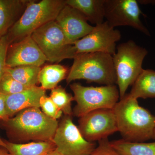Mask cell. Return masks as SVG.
<instances>
[{
  "label": "cell",
  "mask_w": 155,
  "mask_h": 155,
  "mask_svg": "<svg viewBox=\"0 0 155 155\" xmlns=\"http://www.w3.org/2000/svg\"><path fill=\"white\" fill-rule=\"evenodd\" d=\"M113 110L118 131L122 139L133 142H143L153 139L155 117L139 105L137 100L125 94Z\"/></svg>",
  "instance_id": "obj_1"
},
{
  "label": "cell",
  "mask_w": 155,
  "mask_h": 155,
  "mask_svg": "<svg viewBox=\"0 0 155 155\" xmlns=\"http://www.w3.org/2000/svg\"><path fill=\"white\" fill-rule=\"evenodd\" d=\"M3 122L9 135L20 140L53 142L59 125L57 120L46 115L40 108L22 110Z\"/></svg>",
  "instance_id": "obj_2"
},
{
  "label": "cell",
  "mask_w": 155,
  "mask_h": 155,
  "mask_svg": "<svg viewBox=\"0 0 155 155\" xmlns=\"http://www.w3.org/2000/svg\"><path fill=\"white\" fill-rule=\"evenodd\" d=\"M67 77V83L84 79L105 85L116 84L117 77L113 56L104 53L78 54Z\"/></svg>",
  "instance_id": "obj_3"
},
{
  "label": "cell",
  "mask_w": 155,
  "mask_h": 155,
  "mask_svg": "<svg viewBox=\"0 0 155 155\" xmlns=\"http://www.w3.org/2000/svg\"><path fill=\"white\" fill-rule=\"evenodd\" d=\"M66 5L65 0H42L37 3L29 1L23 14L7 33L11 44L31 35L48 22L55 21Z\"/></svg>",
  "instance_id": "obj_4"
},
{
  "label": "cell",
  "mask_w": 155,
  "mask_h": 155,
  "mask_svg": "<svg viewBox=\"0 0 155 155\" xmlns=\"http://www.w3.org/2000/svg\"><path fill=\"white\" fill-rule=\"evenodd\" d=\"M116 50L113 55V62L121 99L143 70V63L148 51L131 40L118 45Z\"/></svg>",
  "instance_id": "obj_5"
},
{
  "label": "cell",
  "mask_w": 155,
  "mask_h": 155,
  "mask_svg": "<svg viewBox=\"0 0 155 155\" xmlns=\"http://www.w3.org/2000/svg\"><path fill=\"white\" fill-rule=\"evenodd\" d=\"M31 35L47 61L51 63L74 59L77 54L74 45L70 44L55 20L43 25Z\"/></svg>",
  "instance_id": "obj_6"
},
{
  "label": "cell",
  "mask_w": 155,
  "mask_h": 155,
  "mask_svg": "<svg viewBox=\"0 0 155 155\" xmlns=\"http://www.w3.org/2000/svg\"><path fill=\"white\" fill-rule=\"evenodd\" d=\"M70 86L77 103L72 110V115L76 117H81L99 109H113L120 97L119 89L115 84L85 87L74 83Z\"/></svg>",
  "instance_id": "obj_7"
},
{
  "label": "cell",
  "mask_w": 155,
  "mask_h": 155,
  "mask_svg": "<svg viewBox=\"0 0 155 155\" xmlns=\"http://www.w3.org/2000/svg\"><path fill=\"white\" fill-rule=\"evenodd\" d=\"M66 116L58 125L53 138L56 150L63 155H90L96 144L85 140L71 116Z\"/></svg>",
  "instance_id": "obj_8"
},
{
  "label": "cell",
  "mask_w": 155,
  "mask_h": 155,
  "mask_svg": "<svg viewBox=\"0 0 155 155\" xmlns=\"http://www.w3.org/2000/svg\"><path fill=\"white\" fill-rule=\"evenodd\" d=\"M105 19L111 27L128 26L148 36L150 34L142 22V14L136 0H105Z\"/></svg>",
  "instance_id": "obj_9"
},
{
  "label": "cell",
  "mask_w": 155,
  "mask_h": 155,
  "mask_svg": "<svg viewBox=\"0 0 155 155\" xmlns=\"http://www.w3.org/2000/svg\"><path fill=\"white\" fill-rule=\"evenodd\" d=\"M78 128L84 137L91 142L108 138L118 131L114 110L101 109L91 111L80 117Z\"/></svg>",
  "instance_id": "obj_10"
},
{
  "label": "cell",
  "mask_w": 155,
  "mask_h": 155,
  "mask_svg": "<svg viewBox=\"0 0 155 155\" xmlns=\"http://www.w3.org/2000/svg\"><path fill=\"white\" fill-rule=\"evenodd\" d=\"M121 38L120 31L111 27L107 21L95 25L90 33L73 44L76 53L101 52L113 56L116 43Z\"/></svg>",
  "instance_id": "obj_11"
},
{
  "label": "cell",
  "mask_w": 155,
  "mask_h": 155,
  "mask_svg": "<svg viewBox=\"0 0 155 155\" xmlns=\"http://www.w3.org/2000/svg\"><path fill=\"white\" fill-rule=\"evenodd\" d=\"M43 53L29 35L15 43L8 49L6 67L14 68L22 66L41 67L47 61Z\"/></svg>",
  "instance_id": "obj_12"
},
{
  "label": "cell",
  "mask_w": 155,
  "mask_h": 155,
  "mask_svg": "<svg viewBox=\"0 0 155 155\" xmlns=\"http://www.w3.org/2000/svg\"><path fill=\"white\" fill-rule=\"evenodd\" d=\"M55 21L72 45L90 33L94 28V26L88 24L81 12L67 5L60 11Z\"/></svg>",
  "instance_id": "obj_13"
},
{
  "label": "cell",
  "mask_w": 155,
  "mask_h": 155,
  "mask_svg": "<svg viewBox=\"0 0 155 155\" xmlns=\"http://www.w3.org/2000/svg\"><path fill=\"white\" fill-rule=\"evenodd\" d=\"M45 95L41 87H32L15 94L5 95L6 113L8 118L25 109L40 108V100Z\"/></svg>",
  "instance_id": "obj_14"
},
{
  "label": "cell",
  "mask_w": 155,
  "mask_h": 155,
  "mask_svg": "<svg viewBox=\"0 0 155 155\" xmlns=\"http://www.w3.org/2000/svg\"><path fill=\"white\" fill-rule=\"evenodd\" d=\"M28 2L24 0H0V38L6 35L19 19Z\"/></svg>",
  "instance_id": "obj_15"
},
{
  "label": "cell",
  "mask_w": 155,
  "mask_h": 155,
  "mask_svg": "<svg viewBox=\"0 0 155 155\" xmlns=\"http://www.w3.org/2000/svg\"><path fill=\"white\" fill-rule=\"evenodd\" d=\"M66 4L81 12L94 25L101 24L105 19V0H66Z\"/></svg>",
  "instance_id": "obj_16"
},
{
  "label": "cell",
  "mask_w": 155,
  "mask_h": 155,
  "mask_svg": "<svg viewBox=\"0 0 155 155\" xmlns=\"http://www.w3.org/2000/svg\"><path fill=\"white\" fill-rule=\"evenodd\" d=\"M129 94L137 100L155 98V70L143 69L132 85Z\"/></svg>",
  "instance_id": "obj_17"
},
{
  "label": "cell",
  "mask_w": 155,
  "mask_h": 155,
  "mask_svg": "<svg viewBox=\"0 0 155 155\" xmlns=\"http://www.w3.org/2000/svg\"><path fill=\"white\" fill-rule=\"evenodd\" d=\"M6 149L12 155H45L56 149L52 142H34L26 144H18L7 141Z\"/></svg>",
  "instance_id": "obj_18"
},
{
  "label": "cell",
  "mask_w": 155,
  "mask_h": 155,
  "mask_svg": "<svg viewBox=\"0 0 155 155\" xmlns=\"http://www.w3.org/2000/svg\"><path fill=\"white\" fill-rule=\"evenodd\" d=\"M68 70L59 64L48 65L41 69L38 81L45 90L53 89L60 81L67 78Z\"/></svg>",
  "instance_id": "obj_19"
},
{
  "label": "cell",
  "mask_w": 155,
  "mask_h": 155,
  "mask_svg": "<svg viewBox=\"0 0 155 155\" xmlns=\"http://www.w3.org/2000/svg\"><path fill=\"white\" fill-rule=\"evenodd\" d=\"M110 143L122 155H155V142H133L122 139L110 141Z\"/></svg>",
  "instance_id": "obj_20"
},
{
  "label": "cell",
  "mask_w": 155,
  "mask_h": 155,
  "mask_svg": "<svg viewBox=\"0 0 155 155\" xmlns=\"http://www.w3.org/2000/svg\"><path fill=\"white\" fill-rule=\"evenodd\" d=\"M41 68L35 66H22L8 68L5 72L23 85L28 87L36 86L39 82V74Z\"/></svg>",
  "instance_id": "obj_21"
},
{
  "label": "cell",
  "mask_w": 155,
  "mask_h": 155,
  "mask_svg": "<svg viewBox=\"0 0 155 155\" xmlns=\"http://www.w3.org/2000/svg\"><path fill=\"white\" fill-rule=\"evenodd\" d=\"M50 98L66 116H72L71 103L74 100V97L67 93L65 89L61 86L53 89Z\"/></svg>",
  "instance_id": "obj_22"
},
{
  "label": "cell",
  "mask_w": 155,
  "mask_h": 155,
  "mask_svg": "<svg viewBox=\"0 0 155 155\" xmlns=\"http://www.w3.org/2000/svg\"><path fill=\"white\" fill-rule=\"evenodd\" d=\"M31 87L19 83L6 72L0 80V94L5 95L19 93Z\"/></svg>",
  "instance_id": "obj_23"
},
{
  "label": "cell",
  "mask_w": 155,
  "mask_h": 155,
  "mask_svg": "<svg viewBox=\"0 0 155 155\" xmlns=\"http://www.w3.org/2000/svg\"><path fill=\"white\" fill-rule=\"evenodd\" d=\"M40 107L46 115L56 120L59 119L63 113L51 99L50 97H48L46 95L41 98Z\"/></svg>",
  "instance_id": "obj_24"
},
{
  "label": "cell",
  "mask_w": 155,
  "mask_h": 155,
  "mask_svg": "<svg viewBox=\"0 0 155 155\" xmlns=\"http://www.w3.org/2000/svg\"><path fill=\"white\" fill-rule=\"evenodd\" d=\"M98 144L90 155H122L112 147L108 138L98 141Z\"/></svg>",
  "instance_id": "obj_25"
},
{
  "label": "cell",
  "mask_w": 155,
  "mask_h": 155,
  "mask_svg": "<svg viewBox=\"0 0 155 155\" xmlns=\"http://www.w3.org/2000/svg\"><path fill=\"white\" fill-rule=\"evenodd\" d=\"M10 44L7 34L0 38V80L5 72L6 57Z\"/></svg>",
  "instance_id": "obj_26"
},
{
  "label": "cell",
  "mask_w": 155,
  "mask_h": 155,
  "mask_svg": "<svg viewBox=\"0 0 155 155\" xmlns=\"http://www.w3.org/2000/svg\"><path fill=\"white\" fill-rule=\"evenodd\" d=\"M8 119L6 113L5 95L0 94V120L5 121Z\"/></svg>",
  "instance_id": "obj_27"
},
{
  "label": "cell",
  "mask_w": 155,
  "mask_h": 155,
  "mask_svg": "<svg viewBox=\"0 0 155 155\" xmlns=\"http://www.w3.org/2000/svg\"><path fill=\"white\" fill-rule=\"evenodd\" d=\"M138 3H140V4H143V5H147V4H155V0H143V1H138Z\"/></svg>",
  "instance_id": "obj_28"
},
{
  "label": "cell",
  "mask_w": 155,
  "mask_h": 155,
  "mask_svg": "<svg viewBox=\"0 0 155 155\" xmlns=\"http://www.w3.org/2000/svg\"><path fill=\"white\" fill-rule=\"evenodd\" d=\"M0 155H12L5 148L0 147Z\"/></svg>",
  "instance_id": "obj_29"
},
{
  "label": "cell",
  "mask_w": 155,
  "mask_h": 155,
  "mask_svg": "<svg viewBox=\"0 0 155 155\" xmlns=\"http://www.w3.org/2000/svg\"><path fill=\"white\" fill-rule=\"evenodd\" d=\"M45 155H63L61 153L58 152V151L56 150V149L53 150L47 153Z\"/></svg>",
  "instance_id": "obj_30"
},
{
  "label": "cell",
  "mask_w": 155,
  "mask_h": 155,
  "mask_svg": "<svg viewBox=\"0 0 155 155\" xmlns=\"http://www.w3.org/2000/svg\"><path fill=\"white\" fill-rule=\"evenodd\" d=\"M5 141H3L2 140L0 137V146L5 148Z\"/></svg>",
  "instance_id": "obj_31"
},
{
  "label": "cell",
  "mask_w": 155,
  "mask_h": 155,
  "mask_svg": "<svg viewBox=\"0 0 155 155\" xmlns=\"http://www.w3.org/2000/svg\"><path fill=\"white\" fill-rule=\"evenodd\" d=\"M153 139L155 140V120L154 130L153 135Z\"/></svg>",
  "instance_id": "obj_32"
}]
</instances>
